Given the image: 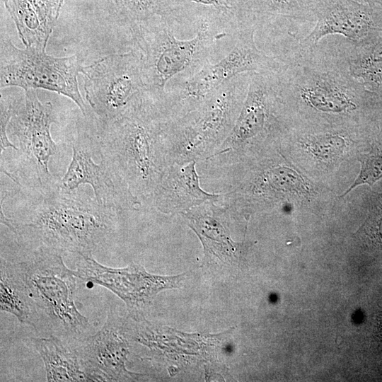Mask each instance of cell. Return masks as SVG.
I'll return each instance as SVG.
<instances>
[{
	"label": "cell",
	"instance_id": "6da1fadb",
	"mask_svg": "<svg viewBox=\"0 0 382 382\" xmlns=\"http://www.w3.org/2000/svg\"><path fill=\"white\" fill-rule=\"evenodd\" d=\"M42 196L21 221L6 216L1 204V223L16 236L18 245L93 256L115 234L119 210L98 202L86 191L57 188Z\"/></svg>",
	"mask_w": 382,
	"mask_h": 382
},
{
	"label": "cell",
	"instance_id": "7a4b0ae2",
	"mask_svg": "<svg viewBox=\"0 0 382 382\" xmlns=\"http://www.w3.org/2000/svg\"><path fill=\"white\" fill-rule=\"evenodd\" d=\"M168 119L162 104L146 95L122 116L100 121L101 156L137 198L154 196L163 179L159 150Z\"/></svg>",
	"mask_w": 382,
	"mask_h": 382
},
{
	"label": "cell",
	"instance_id": "3957f363",
	"mask_svg": "<svg viewBox=\"0 0 382 382\" xmlns=\"http://www.w3.org/2000/svg\"><path fill=\"white\" fill-rule=\"evenodd\" d=\"M16 256L33 301L35 330L75 347L91 335L93 326L75 301L78 277L63 255L45 248H25Z\"/></svg>",
	"mask_w": 382,
	"mask_h": 382
},
{
	"label": "cell",
	"instance_id": "277c9868",
	"mask_svg": "<svg viewBox=\"0 0 382 382\" xmlns=\"http://www.w3.org/2000/svg\"><path fill=\"white\" fill-rule=\"evenodd\" d=\"M175 23L166 15L156 16L131 30L142 60L146 94L163 102L165 88L173 77L183 72L190 76L209 60L216 40L224 35L208 20L195 24L192 38L179 40Z\"/></svg>",
	"mask_w": 382,
	"mask_h": 382
},
{
	"label": "cell",
	"instance_id": "5b68a950",
	"mask_svg": "<svg viewBox=\"0 0 382 382\" xmlns=\"http://www.w3.org/2000/svg\"><path fill=\"white\" fill-rule=\"evenodd\" d=\"M250 73L238 75L207 95L197 105L168 119L166 141L183 150H204L224 142L231 131L245 98Z\"/></svg>",
	"mask_w": 382,
	"mask_h": 382
},
{
	"label": "cell",
	"instance_id": "8992f818",
	"mask_svg": "<svg viewBox=\"0 0 382 382\" xmlns=\"http://www.w3.org/2000/svg\"><path fill=\"white\" fill-rule=\"evenodd\" d=\"M256 29L253 26L241 31L236 37L233 49L222 59L215 64L207 60L197 71L166 92L165 104L173 117L190 110L207 95L238 75L270 72L280 67L282 59L268 56L257 48Z\"/></svg>",
	"mask_w": 382,
	"mask_h": 382
},
{
	"label": "cell",
	"instance_id": "52a82bcc",
	"mask_svg": "<svg viewBox=\"0 0 382 382\" xmlns=\"http://www.w3.org/2000/svg\"><path fill=\"white\" fill-rule=\"evenodd\" d=\"M0 47L1 89L13 86L55 92L71 99L86 115L77 80L83 66L77 55L59 57L47 54L46 50H21L3 37Z\"/></svg>",
	"mask_w": 382,
	"mask_h": 382
},
{
	"label": "cell",
	"instance_id": "ba28073f",
	"mask_svg": "<svg viewBox=\"0 0 382 382\" xmlns=\"http://www.w3.org/2000/svg\"><path fill=\"white\" fill-rule=\"evenodd\" d=\"M81 74L85 98L100 121L116 119L146 96L141 56L137 49L104 56Z\"/></svg>",
	"mask_w": 382,
	"mask_h": 382
},
{
	"label": "cell",
	"instance_id": "9c48e42d",
	"mask_svg": "<svg viewBox=\"0 0 382 382\" xmlns=\"http://www.w3.org/2000/svg\"><path fill=\"white\" fill-rule=\"evenodd\" d=\"M23 91V101L16 103L8 132L18 142L21 156L19 176L31 178L32 185L41 195H46L55 190L59 182L48 166L50 157L59 149L50 132L52 125L57 122L56 116L52 103H42L36 90Z\"/></svg>",
	"mask_w": 382,
	"mask_h": 382
},
{
	"label": "cell",
	"instance_id": "30bf717a",
	"mask_svg": "<svg viewBox=\"0 0 382 382\" xmlns=\"http://www.w3.org/2000/svg\"><path fill=\"white\" fill-rule=\"evenodd\" d=\"M75 272L79 279L103 286L121 299L134 320L142 318L158 292L179 287L184 275L153 274L135 263L122 268L109 267L93 256L78 257Z\"/></svg>",
	"mask_w": 382,
	"mask_h": 382
},
{
	"label": "cell",
	"instance_id": "8fae6325",
	"mask_svg": "<svg viewBox=\"0 0 382 382\" xmlns=\"http://www.w3.org/2000/svg\"><path fill=\"white\" fill-rule=\"evenodd\" d=\"M100 151L99 142L86 132L79 129L72 145V157L64 175L59 180L57 189L72 191L80 185L92 187L98 202L117 210L134 208L139 204L112 167L100 156L93 160Z\"/></svg>",
	"mask_w": 382,
	"mask_h": 382
},
{
	"label": "cell",
	"instance_id": "7c38bea8",
	"mask_svg": "<svg viewBox=\"0 0 382 382\" xmlns=\"http://www.w3.org/2000/svg\"><path fill=\"white\" fill-rule=\"evenodd\" d=\"M125 323L110 307L101 328L74 347L87 381H136L142 376L126 367L129 351Z\"/></svg>",
	"mask_w": 382,
	"mask_h": 382
},
{
	"label": "cell",
	"instance_id": "4fadbf2b",
	"mask_svg": "<svg viewBox=\"0 0 382 382\" xmlns=\"http://www.w3.org/2000/svg\"><path fill=\"white\" fill-rule=\"evenodd\" d=\"M276 71L250 73L247 94L239 115L217 154L240 148L267 131L273 108L279 101Z\"/></svg>",
	"mask_w": 382,
	"mask_h": 382
},
{
	"label": "cell",
	"instance_id": "5bb4252c",
	"mask_svg": "<svg viewBox=\"0 0 382 382\" xmlns=\"http://www.w3.org/2000/svg\"><path fill=\"white\" fill-rule=\"evenodd\" d=\"M378 14L374 8L355 0H325L316 13V23L299 43L309 48L324 37L340 35L358 44L369 39L378 28Z\"/></svg>",
	"mask_w": 382,
	"mask_h": 382
},
{
	"label": "cell",
	"instance_id": "9a60e30c",
	"mask_svg": "<svg viewBox=\"0 0 382 382\" xmlns=\"http://www.w3.org/2000/svg\"><path fill=\"white\" fill-rule=\"evenodd\" d=\"M166 15L175 23L195 25L209 21L224 36H237L256 26L246 0H161Z\"/></svg>",
	"mask_w": 382,
	"mask_h": 382
},
{
	"label": "cell",
	"instance_id": "2e32d148",
	"mask_svg": "<svg viewBox=\"0 0 382 382\" xmlns=\"http://www.w3.org/2000/svg\"><path fill=\"white\" fill-rule=\"evenodd\" d=\"M213 202H204L181 214L199 238L207 262L216 260L226 265L240 263L244 259L249 243L232 240L221 222L219 208Z\"/></svg>",
	"mask_w": 382,
	"mask_h": 382
},
{
	"label": "cell",
	"instance_id": "e0dca14e",
	"mask_svg": "<svg viewBox=\"0 0 382 382\" xmlns=\"http://www.w3.org/2000/svg\"><path fill=\"white\" fill-rule=\"evenodd\" d=\"M218 197L200 187L193 160L163 178L154 199L157 209L163 213H182L204 202H214Z\"/></svg>",
	"mask_w": 382,
	"mask_h": 382
},
{
	"label": "cell",
	"instance_id": "ac0fdd59",
	"mask_svg": "<svg viewBox=\"0 0 382 382\" xmlns=\"http://www.w3.org/2000/svg\"><path fill=\"white\" fill-rule=\"evenodd\" d=\"M0 308L1 312L14 316L23 324L35 329L33 301L16 255L1 252L0 261Z\"/></svg>",
	"mask_w": 382,
	"mask_h": 382
},
{
	"label": "cell",
	"instance_id": "d6986e66",
	"mask_svg": "<svg viewBox=\"0 0 382 382\" xmlns=\"http://www.w3.org/2000/svg\"><path fill=\"white\" fill-rule=\"evenodd\" d=\"M23 341L41 357L47 381H87L75 348L69 343L54 335Z\"/></svg>",
	"mask_w": 382,
	"mask_h": 382
},
{
	"label": "cell",
	"instance_id": "ffe728a7",
	"mask_svg": "<svg viewBox=\"0 0 382 382\" xmlns=\"http://www.w3.org/2000/svg\"><path fill=\"white\" fill-rule=\"evenodd\" d=\"M25 47L46 50L53 26L33 0H2Z\"/></svg>",
	"mask_w": 382,
	"mask_h": 382
},
{
	"label": "cell",
	"instance_id": "44dd1931",
	"mask_svg": "<svg viewBox=\"0 0 382 382\" xmlns=\"http://www.w3.org/2000/svg\"><path fill=\"white\" fill-rule=\"evenodd\" d=\"M257 25L275 21H315L325 0H246Z\"/></svg>",
	"mask_w": 382,
	"mask_h": 382
},
{
	"label": "cell",
	"instance_id": "7402d4cb",
	"mask_svg": "<svg viewBox=\"0 0 382 382\" xmlns=\"http://www.w3.org/2000/svg\"><path fill=\"white\" fill-rule=\"evenodd\" d=\"M120 22L130 30L151 18L166 15L161 0H109Z\"/></svg>",
	"mask_w": 382,
	"mask_h": 382
},
{
	"label": "cell",
	"instance_id": "603a6c76",
	"mask_svg": "<svg viewBox=\"0 0 382 382\" xmlns=\"http://www.w3.org/2000/svg\"><path fill=\"white\" fill-rule=\"evenodd\" d=\"M360 163V172L352 185L341 197H345L356 187L367 184L370 187L382 178V153L371 151L358 156Z\"/></svg>",
	"mask_w": 382,
	"mask_h": 382
},
{
	"label": "cell",
	"instance_id": "cb8c5ba5",
	"mask_svg": "<svg viewBox=\"0 0 382 382\" xmlns=\"http://www.w3.org/2000/svg\"><path fill=\"white\" fill-rule=\"evenodd\" d=\"M305 142L318 155L332 156L338 154L345 147L346 139L341 134L328 132L308 135Z\"/></svg>",
	"mask_w": 382,
	"mask_h": 382
},
{
	"label": "cell",
	"instance_id": "d4e9b609",
	"mask_svg": "<svg viewBox=\"0 0 382 382\" xmlns=\"http://www.w3.org/2000/svg\"><path fill=\"white\" fill-rule=\"evenodd\" d=\"M16 103L6 99L3 94H1V117H0V148L1 154L8 148H12L15 150L18 149L11 143L8 139V126L15 112Z\"/></svg>",
	"mask_w": 382,
	"mask_h": 382
},
{
	"label": "cell",
	"instance_id": "484cf974",
	"mask_svg": "<svg viewBox=\"0 0 382 382\" xmlns=\"http://www.w3.org/2000/svg\"><path fill=\"white\" fill-rule=\"evenodd\" d=\"M371 8H382V0H364Z\"/></svg>",
	"mask_w": 382,
	"mask_h": 382
},
{
	"label": "cell",
	"instance_id": "4316f807",
	"mask_svg": "<svg viewBox=\"0 0 382 382\" xmlns=\"http://www.w3.org/2000/svg\"><path fill=\"white\" fill-rule=\"evenodd\" d=\"M379 320H380V327L382 329V313L380 316Z\"/></svg>",
	"mask_w": 382,
	"mask_h": 382
}]
</instances>
